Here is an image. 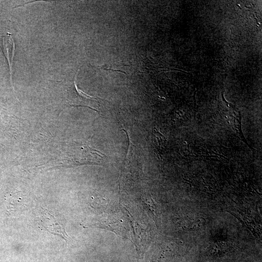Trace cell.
Returning <instances> with one entry per match:
<instances>
[{
    "label": "cell",
    "instance_id": "1",
    "mask_svg": "<svg viewBox=\"0 0 262 262\" xmlns=\"http://www.w3.org/2000/svg\"><path fill=\"white\" fill-rule=\"evenodd\" d=\"M74 90L68 96V104L71 106H82L89 107L98 112L94 104L97 101V98L90 97L77 89L75 81H74Z\"/></svg>",
    "mask_w": 262,
    "mask_h": 262
},
{
    "label": "cell",
    "instance_id": "2",
    "mask_svg": "<svg viewBox=\"0 0 262 262\" xmlns=\"http://www.w3.org/2000/svg\"><path fill=\"white\" fill-rule=\"evenodd\" d=\"M2 46L3 53L9 66L10 81L12 82V66L13 63V59L15 51V44L14 40L12 37L11 33H7L2 37Z\"/></svg>",
    "mask_w": 262,
    "mask_h": 262
}]
</instances>
